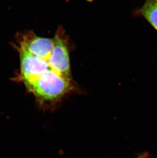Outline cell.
<instances>
[{
  "label": "cell",
  "mask_w": 157,
  "mask_h": 158,
  "mask_svg": "<svg viewBox=\"0 0 157 158\" xmlns=\"http://www.w3.org/2000/svg\"><path fill=\"white\" fill-rule=\"evenodd\" d=\"M18 51L22 81L38 98L53 101L72 89L70 52L62 28L52 38L26 33Z\"/></svg>",
  "instance_id": "cell-1"
},
{
  "label": "cell",
  "mask_w": 157,
  "mask_h": 158,
  "mask_svg": "<svg viewBox=\"0 0 157 158\" xmlns=\"http://www.w3.org/2000/svg\"><path fill=\"white\" fill-rule=\"evenodd\" d=\"M139 12L157 31V2L156 0H146Z\"/></svg>",
  "instance_id": "cell-2"
},
{
  "label": "cell",
  "mask_w": 157,
  "mask_h": 158,
  "mask_svg": "<svg viewBox=\"0 0 157 158\" xmlns=\"http://www.w3.org/2000/svg\"><path fill=\"white\" fill-rule=\"evenodd\" d=\"M156 1H157V0H156Z\"/></svg>",
  "instance_id": "cell-3"
}]
</instances>
